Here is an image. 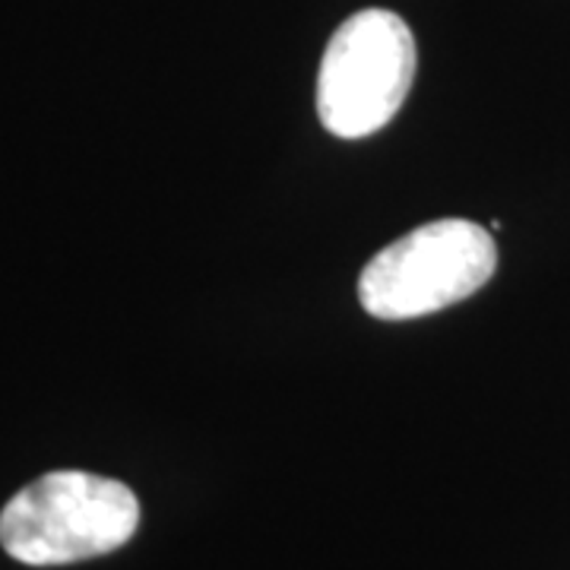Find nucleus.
<instances>
[{
	"label": "nucleus",
	"instance_id": "obj_1",
	"mask_svg": "<svg viewBox=\"0 0 570 570\" xmlns=\"http://www.w3.org/2000/svg\"><path fill=\"white\" fill-rule=\"evenodd\" d=\"M137 494L118 479L61 469L20 489L0 510V546L29 568L73 564L130 542Z\"/></svg>",
	"mask_w": 570,
	"mask_h": 570
},
{
	"label": "nucleus",
	"instance_id": "obj_2",
	"mask_svg": "<svg viewBox=\"0 0 570 570\" xmlns=\"http://www.w3.org/2000/svg\"><path fill=\"white\" fill-rule=\"evenodd\" d=\"M491 228L466 219L428 223L374 254L358 298L377 321H412L475 295L494 276Z\"/></svg>",
	"mask_w": 570,
	"mask_h": 570
},
{
	"label": "nucleus",
	"instance_id": "obj_3",
	"mask_svg": "<svg viewBox=\"0 0 570 570\" xmlns=\"http://www.w3.org/2000/svg\"><path fill=\"white\" fill-rule=\"evenodd\" d=\"M415 80V39L403 17L362 10L326 45L317 115L333 137L358 140L387 127Z\"/></svg>",
	"mask_w": 570,
	"mask_h": 570
}]
</instances>
